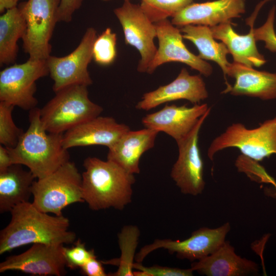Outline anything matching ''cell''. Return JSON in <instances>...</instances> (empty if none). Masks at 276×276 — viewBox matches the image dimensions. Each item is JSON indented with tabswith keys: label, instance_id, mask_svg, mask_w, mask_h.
<instances>
[{
	"label": "cell",
	"instance_id": "obj_1",
	"mask_svg": "<svg viewBox=\"0 0 276 276\" xmlns=\"http://www.w3.org/2000/svg\"><path fill=\"white\" fill-rule=\"evenodd\" d=\"M8 225L0 232V255L29 244H73L75 233L68 230L69 219L63 215H51L26 202L11 211Z\"/></svg>",
	"mask_w": 276,
	"mask_h": 276
},
{
	"label": "cell",
	"instance_id": "obj_2",
	"mask_svg": "<svg viewBox=\"0 0 276 276\" xmlns=\"http://www.w3.org/2000/svg\"><path fill=\"white\" fill-rule=\"evenodd\" d=\"M30 125L18 144L7 148L13 164L26 166L36 179L50 175L69 161L67 149L62 145L63 133L46 131L40 120V109L30 110Z\"/></svg>",
	"mask_w": 276,
	"mask_h": 276
},
{
	"label": "cell",
	"instance_id": "obj_3",
	"mask_svg": "<svg viewBox=\"0 0 276 276\" xmlns=\"http://www.w3.org/2000/svg\"><path fill=\"white\" fill-rule=\"evenodd\" d=\"M83 166V197L89 209L122 210L131 202L134 174L112 161L94 157L85 158Z\"/></svg>",
	"mask_w": 276,
	"mask_h": 276
},
{
	"label": "cell",
	"instance_id": "obj_4",
	"mask_svg": "<svg viewBox=\"0 0 276 276\" xmlns=\"http://www.w3.org/2000/svg\"><path fill=\"white\" fill-rule=\"evenodd\" d=\"M103 108L91 101L87 86L75 85L55 93V96L40 109V120L46 131L63 133L94 118Z\"/></svg>",
	"mask_w": 276,
	"mask_h": 276
},
{
	"label": "cell",
	"instance_id": "obj_5",
	"mask_svg": "<svg viewBox=\"0 0 276 276\" xmlns=\"http://www.w3.org/2000/svg\"><path fill=\"white\" fill-rule=\"evenodd\" d=\"M34 205L39 210L55 215L74 203L83 202L82 178L75 164L70 160L32 186Z\"/></svg>",
	"mask_w": 276,
	"mask_h": 276
},
{
	"label": "cell",
	"instance_id": "obj_6",
	"mask_svg": "<svg viewBox=\"0 0 276 276\" xmlns=\"http://www.w3.org/2000/svg\"><path fill=\"white\" fill-rule=\"evenodd\" d=\"M231 147L238 148L242 155L256 162L276 154V117L253 129L240 123L232 124L212 141L208 156L213 160L217 152Z\"/></svg>",
	"mask_w": 276,
	"mask_h": 276
},
{
	"label": "cell",
	"instance_id": "obj_7",
	"mask_svg": "<svg viewBox=\"0 0 276 276\" xmlns=\"http://www.w3.org/2000/svg\"><path fill=\"white\" fill-rule=\"evenodd\" d=\"M61 0H28L18 6L26 21L22 48L32 60H47L51 55L50 43Z\"/></svg>",
	"mask_w": 276,
	"mask_h": 276
},
{
	"label": "cell",
	"instance_id": "obj_8",
	"mask_svg": "<svg viewBox=\"0 0 276 276\" xmlns=\"http://www.w3.org/2000/svg\"><path fill=\"white\" fill-rule=\"evenodd\" d=\"M49 74L47 60L29 59L4 68L0 72V101L29 111L36 107V82Z\"/></svg>",
	"mask_w": 276,
	"mask_h": 276
},
{
	"label": "cell",
	"instance_id": "obj_9",
	"mask_svg": "<svg viewBox=\"0 0 276 276\" xmlns=\"http://www.w3.org/2000/svg\"><path fill=\"white\" fill-rule=\"evenodd\" d=\"M230 229V224L226 222L215 228H200L182 241L157 239L141 248L136 254L135 261L142 263L149 254L160 248L167 250L171 254H175L179 259L198 261L216 251L225 242Z\"/></svg>",
	"mask_w": 276,
	"mask_h": 276
},
{
	"label": "cell",
	"instance_id": "obj_10",
	"mask_svg": "<svg viewBox=\"0 0 276 276\" xmlns=\"http://www.w3.org/2000/svg\"><path fill=\"white\" fill-rule=\"evenodd\" d=\"M97 37V31L88 28L77 47L63 57L50 55L47 59L49 74L54 81L55 93L75 85L89 86L93 80L88 66L93 59V48Z\"/></svg>",
	"mask_w": 276,
	"mask_h": 276
},
{
	"label": "cell",
	"instance_id": "obj_11",
	"mask_svg": "<svg viewBox=\"0 0 276 276\" xmlns=\"http://www.w3.org/2000/svg\"><path fill=\"white\" fill-rule=\"evenodd\" d=\"M124 32L125 43L139 52L141 59L137 70L147 73L157 51L154 44L156 37L155 24L151 22L140 5L124 0L123 5L113 10Z\"/></svg>",
	"mask_w": 276,
	"mask_h": 276
},
{
	"label": "cell",
	"instance_id": "obj_12",
	"mask_svg": "<svg viewBox=\"0 0 276 276\" xmlns=\"http://www.w3.org/2000/svg\"><path fill=\"white\" fill-rule=\"evenodd\" d=\"M210 112L201 117L191 131L176 142L178 156L170 175L181 192L185 194L197 196L202 193L205 187L203 162L198 146V136Z\"/></svg>",
	"mask_w": 276,
	"mask_h": 276
},
{
	"label": "cell",
	"instance_id": "obj_13",
	"mask_svg": "<svg viewBox=\"0 0 276 276\" xmlns=\"http://www.w3.org/2000/svg\"><path fill=\"white\" fill-rule=\"evenodd\" d=\"M154 24L158 47L147 73L151 74L159 66L174 61L185 63L206 77L212 74V66L187 48L183 42L180 30L177 27L168 19Z\"/></svg>",
	"mask_w": 276,
	"mask_h": 276
},
{
	"label": "cell",
	"instance_id": "obj_14",
	"mask_svg": "<svg viewBox=\"0 0 276 276\" xmlns=\"http://www.w3.org/2000/svg\"><path fill=\"white\" fill-rule=\"evenodd\" d=\"M63 245L33 244L25 252L9 256L2 262L0 272L17 270L34 275H63L66 267Z\"/></svg>",
	"mask_w": 276,
	"mask_h": 276
},
{
	"label": "cell",
	"instance_id": "obj_15",
	"mask_svg": "<svg viewBox=\"0 0 276 276\" xmlns=\"http://www.w3.org/2000/svg\"><path fill=\"white\" fill-rule=\"evenodd\" d=\"M209 111L211 108L206 103L192 107L166 105L160 110L146 115L142 123L145 128L164 132L177 142L185 137Z\"/></svg>",
	"mask_w": 276,
	"mask_h": 276
},
{
	"label": "cell",
	"instance_id": "obj_16",
	"mask_svg": "<svg viewBox=\"0 0 276 276\" xmlns=\"http://www.w3.org/2000/svg\"><path fill=\"white\" fill-rule=\"evenodd\" d=\"M208 97V92L202 77L191 75L186 68H182L171 83L145 93L135 108L147 111L165 103L180 99L196 104Z\"/></svg>",
	"mask_w": 276,
	"mask_h": 276
},
{
	"label": "cell",
	"instance_id": "obj_17",
	"mask_svg": "<svg viewBox=\"0 0 276 276\" xmlns=\"http://www.w3.org/2000/svg\"><path fill=\"white\" fill-rule=\"evenodd\" d=\"M245 12V0H216L192 3L172 17L171 22L182 27L188 25L212 27L230 22Z\"/></svg>",
	"mask_w": 276,
	"mask_h": 276
},
{
	"label": "cell",
	"instance_id": "obj_18",
	"mask_svg": "<svg viewBox=\"0 0 276 276\" xmlns=\"http://www.w3.org/2000/svg\"><path fill=\"white\" fill-rule=\"evenodd\" d=\"M130 129L128 126L118 123L112 117L99 116L65 132L62 145L67 150L74 147L97 145L109 148Z\"/></svg>",
	"mask_w": 276,
	"mask_h": 276
},
{
	"label": "cell",
	"instance_id": "obj_19",
	"mask_svg": "<svg viewBox=\"0 0 276 276\" xmlns=\"http://www.w3.org/2000/svg\"><path fill=\"white\" fill-rule=\"evenodd\" d=\"M261 2L256 7L254 13L247 21L250 26L249 32L246 35L236 33L230 22L220 24L211 27L215 39L220 40L227 47L232 55L234 62L248 67H259L266 62L262 55L258 51L254 34V21L262 6L267 1Z\"/></svg>",
	"mask_w": 276,
	"mask_h": 276
},
{
	"label": "cell",
	"instance_id": "obj_20",
	"mask_svg": "<svg viewBox=\"0 0 276 276\" xmlns=\"http://www.w3.org/2000/svg\"><path fill=\"white\" fill-rule=\"evenodd\" d=\"M158 133L148 128L134 131L130 129L108 148L107 159L131 174L139 173L140 158L145 152L154 147Z\"/></svg>",
	"mask_w": 276,
	"mask_h": 276
},
{
	"label": "cell",
	"instance_id": "obj_21",
	"mask_svg": "<svg viewBox=\"0 0 276 276\" xmlns=\"http://www.w3.org/2000/svg\"><path fill=\"white\" fill-rule=\"evenodd\" d=\"M227 75L235 79V83L223 93L233 96H246L262 100L276 99V74L257 71L243 64L231 63Z\"/></svg>",
	"mask_w": 276,
	"mask_h": 276
},
{
	"label": "cell",
	"instance_id": "obj_22",
	"mask_svg": "<svg viewBox=\"0 0 276 276\" xmlns=\"http://www.w3.org/2000/svg\"><path fill=\"white\" fill-rule=\"evenodd\" d=\"M191 268L207 276H244L259 271L255 262L237 255L228 241L212 254L193 262Z\"/></svg>",
	"mask_w": 276,
	"mask_h": 276
},
{
	"label": "cell",
	"instance_id": "obj_23",
	"mask_svg": "<svg viewBox=\"0 0 276 276\" xmlns=\"http://www.w3.org/2000/svg\"><path fill=\"white\" fill-rule=\"evenodd\" d=\"M20 164H13L0 173V213L10 211L16 205L29 202L36 179Z\"/></svg>",
	"mask_w": 276,
	"mask_h": 276
},
{
	"label": "cell",
	"instance_id": "obj_24",
	"mask_svg": "<svg viewBox=\"0 0 276 276\" xmlns=\"http://www.w3.org/2000/svg\"><path fill=\"white\" fill-rule=\"evenodd\" d=\"M27 29L25 18L18 6L9 9L0 16V64L13 63L18 51L17 41Z\"/></svg>",
	"mask_w": 276,
	"mask_h": 276
},
{
	"label": "cell",
	"instance_id": "obj_25",
	"mask_svg": "<svg viewBox=\"0 0 276 276\" xmlns=\"http://www.w3.org/2000/svg\"><path fill=\"white\" fill-rule=\"evenodd\" d=\"M183 38L192 42L197 48L199 57L212 60L221 67L224 76L231 65L226 58L229 51L222 42H217L213 36L211 27L203 25H188L181 27Z\"/></svg>",
	"mask_w": 276,
	"mask_h": 276
},
{
	"label": "cell",
	"instance_id": "obj_26",
	"mask_svg": "<svg viewBox=\"0 0 276 276\" xmlns=\"http://www.w3.org/2000/svg\"><path fill=\"white\" fill-rule=\"evenodd\" d=\"M140 231L138 227L133 225L123 226L118 234V242L121 251L119 258L102 261L104 264H109L118 267L116 271L108 273L109 276H134L133 265L135 251L139 243Z\"/></svg>",
	"mask_w": 276,
	"mask_h": 276
},
{
	"label": "cell",
	"instance_id": "obj_27",
	"mask_svg": "<svg viewBox=\"0 0 276 276\" xmlns=\"http://www.w3.org/2000/svg\"><path fill=\"white\" fill-rule=\"evenodd\" d=\"M193 3V0H142L140 5L150 20L154 24L173 17Z\"/></svg>",
	"mask_w": 276,
	"mask_h": 276
},
{
	"label": "cell",
	"instance_id": "obj_28",
	"mask_svg": "<svg viewBox=\"0 0 276 276\" xmlns=\"http://www.w3.org/2000/svg\"><path fill=\"white\" fill-rule=\"evenodd\" d=\"M14 106L0 101V143L8 148H13L24 133L14 123L12 116Z\"/></svg>",
	"mask_w": 276,
	"mask_h": 276
},
{
	"label": "cell",
	"instance_id": "obj_29",
	"mask_svg": "<svg viewBox=\"0 0 276 276\" xmlns=\"http://www.w3.org/2000/svg\"><path fill=\"white\" fill-rule=\"evenodd\" d=\"M117 34L107 28L96 39L93 48V59L101 65L111 64L117 56Z\"/></svg>",
	"mask_w": 276,
	"mask_h": 276
},
{
	"label": "cell",
	"instance_id": "obj_30",
	"mask_svg": "<svg viewBox=\"0 0 276 276\" xmlns=\"http://www.w3.org/2000/svg\"><path fill=\"white\" fill-rule=\"evenodd\" d=\"M71 247L63 246L66 266L70 269L80 268L91 257L96 256L94 250L86 249L85 243L78 239Z\"/></svg>",
	"mask_w": 276,
	"mask_h": 276
},
{
	"label": "cell",
	"instance_id": "obj_31",
	"mask_svg": "<svg viewBox=\"0 0 276 276\" xmlns=\"http://www.w3.org/2000/svg\"><path fill=\"white\" fill-rule=\"evenodd\" d=\"M275 12V8L273 7L269 11L266 22L254 30L256 40L264 41L265 48L272 52H276V34L274 29Z\"/></svg>",
	"mask_w": 276,
	"mask_h": 276
},
{
	"label": "cell",
	"instance_id": "obj_32",
	"mask_svg": "<svg viewBox=\"0 0 276 276\" xmlns=\"http://www.w3.org/2000/svg\"><path fill=\"white\" fill-rule=\"evenodd\" d=\"M133 269L144 271L148 276H191L194 272L191 268L181 269L159 265L146 267L137 262L134 263Z\"/></svg>",
	"mask_w": 276,
	"mask_h": 276
},
{
	"label": "cell",
	"instance_id": "obj_33",
	"mask_svg": "<svg viewBox=\"0 0 276 276\" xmlns=\"http://www.w3.org/2000/svg\"><path fill=\"white\" fill-rule=\"evenodd\" d=\"M83 0H61L58 11V21L70 22L74 13L79 9Z\"/></svg>",
	"mask_w": 276,
	"mask_h": 276
},
{
	"label": "cell",
	"instance_id": "obj_34",
	"mask_svg": "<svg viewBox=\"0 0 276 276\" xmlns=\"http://www.w3.org/2000/svg\"><path fill=\"white\" fill-rule=\"evenodd\" d=\"M103 263L97 260L96 256L91 257L80 268L82 274L87 276H106L102 265Z\"/></svg>",
	"mask_w": 276,
	"mask_h": 276
},
{
	"label": "cell",
	"instance_id": "obj_35",
	"mask_svg": "<svg viewBox=\"0 0 276 276\" xmlns=\"http://www.w3.org/2000/svg\"><path fill=\"white\" fill-rule=\"evenodd\" d=\"M13 165L10 155L7 148L1 145L0 146V173L7 170Z\"/></svg>",
	"mask_w": 276,
	"mask_h": 276
},
{
	"label": "cell",
	"instance_id": "obj_36",
	"mask_svg": "<svg viewBox=\"0 0 276 276\" xmlns=\"http://www.w3.org/2000/svg\"><path fill=\"white\" fill-rule=\"evenodd\" d=\"M20 0H0V12L17 6Z\"/></svg>",
	"mask_w": 276,
	"mask_h": 276
},
{
	"label": "cell",
	"instance_id": "obj_37",
	"mask_svg": "<svg viewBox=\"0 0 276 276\" xmlns=\"http://www.w3.org/2000/svg\"><path fill=\"white\" fill-rule=\"evenodd\" d=\"M102 1H110V0H102Z\"/></svg>",
	"mask_w": 276,
	"mask_h": 276
}]
</instances>
